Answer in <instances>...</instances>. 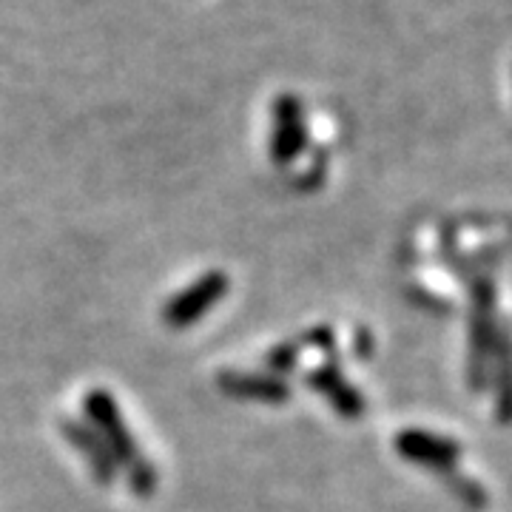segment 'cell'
Masks as SVG:
<instances>
[{
    "mask_svg": "<svg viewBox=\"0 0 512 512\" xmlns=\"http://www.w3.org/2000/svg\"><path fill=\"white\" fill-rule=\"evenodd\" d=\"M63 433H66V439L72 441L74 447L86 456L89 467L94 470V476L109 484L111 478H114V473H117V467H114V456L109 453V447H106L103 439L94 433V427L83 424V421L63 419Z\"/></svg>",
    "mask_w": 512,
    "mask_h": 512,
    "instance_id": "4",
    "label": "cell"
},
{
    "mask_svg": "<svg viewBox=\"0 0 512 512\" xmlns=\"http://www.w3.org/2000/svg\"><path fill=\"white\" fill-rule=\"evenodd\" d=\"M86 413H89L94 433L109 447L114 461H123L126 464L131 487L140 495L154 493V487H157L154 467H151V461L140 456L137 441L131 436V430L126 427L123 416H120V410H117V404L111 399V393H106V390H92L86 396Z\"/></svg>",
    "mask_w": 512,
    "mask_h": 512,
    "instance_id": "1",
    "label": "cell"
},
{
    "mask_svg": "<svg viewBox=\"0 0 512 512\" xmlns=\"http://www.w3.org/2000/svg\"><path fill=\"white\" fill-rule=\"evenodd\" d=\"M311 384L316 387V390H322V393H325L330 402L336 404L342 413L356 410V393H350L348 387L336 379V373H333V370H316V373L311 376Z\"/></svg>",
    "mask_w": 512,
    "mask_h": 512,
    "instance_id": "6",
    "label": "cell"
},
{
    "mask_svg": "<svg viewBox=\"0 0 512 512\" xmlns=\"http://www.w3.org/2000/svg\"><path fill=\"white\" fill-rule=\"evenodd\" d=\"M220 387L228 396L254 399V402H285L288 387L276 376H256V373H222Z\"/></svg>",
    "mask_w": 512,
    "mask_h": 512,
    "instance_id": "5",
    "label": "cell"
},
{
    "mask_svg": "<svg viewBox=\"0 0 512 512\" xmlns=\"http://www.w3.org/2000/svg\"><path fill=\"white\" fill-rule=\"evenodd\" d=\"M225 293H228V276L222 271H211V274L200 276L185 291H180L174 299L165 302L163 322L174 330L188 328V325L200 322L217 302H222Z\"/></svg>",
    "mask_w": 512,
    "mask_h": 512,
    "instance_id": "2",
    "label": "cell"
},
{
    "mask_svg": "<svg viewBox=\"0 0 512 512\" xmlns=\"http://www.w3.org/2000/svg\"><path fill=\"white\" fill-rule=\"evenodd\" d=\"M305 146V126H302V109L296 97H279L276 100V128L271 140V154L276 163H291L293 157Z\"/></svg>",
    "mask_w": 512,
    "mask_h": 512,
    "instance_id": "3",
    "label": "cell"
}]
</instances>
